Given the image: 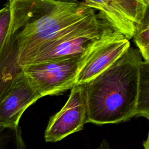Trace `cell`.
<instances>
[{"label":"cell","instance_id":"1","mask_svg":"<svg viewBox=\"0 0 149 149\" xmlns=\"http://www.w3.org/2000/svg\"><path fill=\"white\" fill-rule=\"evenodd\" d=\"M142 61L139 50L130 47L113 64L83 85L86 123H118L136 116Z\"/></svg>","mask_w":149,"mask_h":149},{"label":"cell","instance_id":"2","mask_svg":"<svg viewBox=\"0 0 149 149\" xmlns=\"http://www.w3.org/2000/svg\"><path fill=\"white\" fill-rule=\"evenodd\" d=\"M94 12L81 1H34L31 16L16 36L18 63L41 44Z\"/></svg>","mask_w":149,"mask_h":149},{"label":"cell","instance_id":"3","mask_svg":"<svg viewBox=\"0 0 149 149\" xmlns=\"http://www.w3.org/2000/svg\"><path fill=\"white\" fill-rule=\"evenodd\" d=\"M112 28L94 12L69 27L55 38L38 47L18 63L22 67L82 56Z\"/></svg>","mask_w":149,"mask_h":149},{"label":"cell","instance_id":"4","mask_svg":"<svg viewBox=\"0 0 149 149\" xmlns=\"http://www.w3.org/2000/svg\"><path fill=\"white\" fill-rule=\"evenodd\" d=\"M84 55L78 58L26 65L22 66V69L31 85L41 97L58 95L75 85Z\"/></svg>","mask_w":149,"mask_h":149},{"label":"cell","instance_id":"5","mask_svg":"<svg viewBox=\"0 0 149 149\" xmlns=\"http://www.w3.org/2000/svg\"><path fill=\"white\" fill-rule=\"evenodd\" d=\"M130 47L129 40L110 29L87 52L79 68L75 84L83 85L104 71Z\"/></svg>","mask_w":149,"mask_h":149},{"label":"cell","instance_id":"6","mask_svg":"<svg viewBox=\"0 0 149 149\" xmlns=\"http://www.w3.org/2000/svg\"><path fill=\"white\" fill-rule=\"evenodd\" d=\"M86 123V105L83 85H74L68 101L51 117L44 138L47 142H56L80 131Z\"/></svg>","mask_w":149,"mask_h":149},{"label":"cell","instance_id":"7","mask_svg":"<svg viewBox=\"0 0 149 149\" xmlns=\"http://www.w3.org/2000/svg\"><path fill=\"white\" fill-rule=\"evenodd\" d=\"M41 95L31 85L23 71L16 78L8 94L0 102V126L16 128L25 110Z\"/></svg>","mask_w":149,"mask_h":149},{"label":"cell","instance_id":"8","mask_svg":"<svg viewBox=\"0 0 149 149\" xmlns=\"http://www.w3.org/2000/svg\"><path fill=\"white\" fill-rule=\"evenodd\" d=\"M34 1L10 0L0 9V49L4 40L16 34L32 15Z\"/></svg>","mask_w":149,"mask_h":149},{"label":"cell","instance_id":"9","mask_svg":"<svg viewBox=\"0 0 149 149\" xmlns=\"http://www.w3.org/2000/svg\"><path fill=\"white\" fill-rule=\"evenodd\" d=\"M16 34L8 37L0 49V102L22 72V67L18 63Z\"/></svg>","mask_w":149,"mask_h":149},{"label":"cell","instance_id":"10","mask_svg":"<svg viewBox=\"0 0 149 149\" xmlns=\"http://www.w3.org/2000/svg\"><path fill=\"white\" fill-rule=\"evenodd\" d=\"M81 2L84 5L98 10V15L127 40L133 38L136 24L126 16L116 0H87Z\"/></svg>","mask_w":149,"mask_h":149},{"label":"cell","instance_id":"11","mask_svg":"<svg viewBox=\"0 0 149 149\" xmlns=\"http://www.w3.org/2000/svg\"><path fill=\"white\" fill-rule=\"evenodd\" d=\"M136 116L149 119V62L142 61L139 66Z\"/></svg>","mask_w":149,"mask_h":149},{"label":"cell","instance_id":"12","mask_svg":"<svg viewBox=\"0 0 149 149\" xmlns=\"http://www.w3.org/2000/svg\"><path fill=\"white\" fill-rule=\"evenodd\" d=\"M126 16L136 26L143 20L149 10L148 0H116Z\"/></svg>","mask_w":149,"mask_h":149},{"label":"cell","instance_id":"13","mask_svg":"<svg viewBox=\"0 0 149 149\" xmlns=\"http://www.w3.org/2000/svg\"><path fill=\"white\" fill-rule=\"evenodd\" d=\"M133 38L142 58L149 62V10L141 22L136 26Z\"/></svg>","mask_w":149,"mask_h":149},{"label":"cell","instance_id":"14","mask_svg":"<svg viewBox=\"0 0 149 149\" xmlns=\"http://www.w3.org/2000/svg\"><path fill=\"white\" fill-rule=\"evenodd\" d=\"M0 149H26L19 126L8 128L0 126Z\"/></svg>","mask_w":149,"mask_h":149},{"label":"cell","instance_id":"15","mask_svg":"<svg viewBox=\"0 0 149 149\" xmlns=\"http://www.w3.org/2000/svg\"><path fill=\"white\" fill-rule=\"evenodd\" d=\"M96 149H111L108 143L106 140H103L100 145Z\"/></svg>","mask_w":149,"mask_h":149}]
</instances>
